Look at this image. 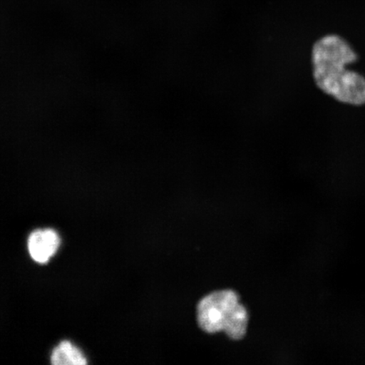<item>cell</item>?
I'll return each mask as SVG.
<instances>
[{"mask_svg": "<svg viewBox=\"0 0 365 365\" xmlns=\"http://www.w3.org/2000/svg\"><path fill=\"white\" fill-rule=\"evenodd\" d=\"M359 56L348 41L339 35L322 36L312 51L314 83L324 93L342 103L365 104V77L346 66L357 62Z\"/></svg>", "mask_w": 365, "mask_h": 365, "instance_id": "obj_1", "label": "cell"}, {"mask_svg": "<svg viewBox=\"0 0 365 365\" xmlns=\"http://www.w3.org/2000/svg\"><path fill=\"white\" fill-rule=\"evenodd\" d=\"M196 318L202 330L209 334L225 332L235 341L244 339L249 314L236 292L220 290L205 296L196 307Z\"/></svg>", "mask_w": 365, "mask_h": 365, "instance_id": "obj_2", "label": "cell"}, {"mask_svg": "<svg viewBox=\"0 0 365 365\" xmlns=\"http://www.w3.org/2000/svg\"><path fill=\"white\" fill-rule=\"evenodd\" d=\"M61 245V238L53 230H36L29 239V250L36 262L44 264L57 252Z\"/></svg>", "mask_w": 365, "mask_h": 365, "instance_id": "obj_3", "label": "cell"}, {"mask_svg": "<svg viewBox=\"0 0 365 365\" xmlns=\"http://www.w3.org/2000/svg\"><path fill=\"white\" fill-rule=\"evenodd\" d=\"M51 362L56 365H85L88 360L71 341H63L53 351Z\"/></svg>", "mask_w": 365, "mask_h": 365, "instance_id": "obj_4", "label": "cell"}]
</instances>
